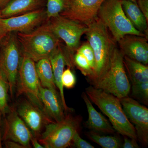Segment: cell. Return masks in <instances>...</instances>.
<instances>
[{"mask_svg": "<svg viewBox=\"0 0 148 148\" xmlns=\"http://www.w3.org/2000/svg\"><path fill=\"white\" fill-rule=\"evenodd\" d=\"M123 63L132 84L148 82V66L124 56Z\"/></svg>", "mask_w": 148, "mask_h": 148, "instance_id": "cell-21", "label": "cell"}, {"mask_svg": "<svg viewBox=\"0 0 148 148\" xmlns=\"http://www.w3.org/2000/svg\"><path fill=\"white\" fill-rule=\"evenodd\" d=\"M123 58L124 55L116 46L108 71L100 81L92 86L119 99L128 96L131 84L125 68Z\"/></svg>", "mask_w": 148, "mask_h": 148, "instance_id": "cell-5", "label": "cell"}, {"mask_svg": "<svg viewBox=\"0 0 148 148\" xmlns=\"http://www.w3.org/2000/svg\"><path fill=\"white\" fill-rule=\"evenodd\" d=\"M86 25L88 29L85 34L93 50L95 61L93 76L88 82L94 86L108 71L116 42L108 29L98 17Z\"/></svg>", "mask_w": 148, "mask_h": 148, "instance_id": "cell-1", "label": "cell"}, {"mask_svg": "<svg viewBox=\"0 0 148 148\" xmlns=\"http://www.w3.org/2000/svg\"><path fill=\"white\" fill-rule=\"evenodd\" d=\"M4 117L2 140L14 141L25 148H31V139L33 135L16 110L11 108Z\"/></svg>", "mask_w": 148, "mask_h": 148, "instance_id": "cell-12", "label": "cell"}, {"mask_svg": "<svg viewBox=\"0 0 148 148\" xmlns=\"http://www.w3.org/2000/svg\"><path fill=\"white\" fill-rule=\"evenodd\" d=\"M15 110L33 135L37 138L39 137L44 126L50 123L55 122L47 117L39 108L26 100L19 102Z\"/></svg>", "mask_w": 148, "mask_h": 148, "instance_id": "cell-14", "label": "cell"}, {"mask_svg": "<svg viewBox=\"0 0 148 148\" xmlns=\"http://www.w3.org/2000/svg\"><path fill=\"white\" fill-rule=\"evenodd\" d=\"M47 19L46 8H44L16 16L0 18V27L7 34L27 33L40 27Z\"/></svg>", "mask_w": 148, "mask_h": 148, "instance_id": "cell-11", "label": "cell"}, {"mask_svg": "<svg viewBox=\"0 0 148 148\" xmlns=\"http://www.w3.org/2000/svg\"><path fill=\"white\" fill-rule=\"evenodd\" d=\"M126 1H131L133 2L137 3V0H126Z\"/></svg>", "mask_w": 148, "mask_h": 148, "instance_id": "cell-38", "label": "cell"}, {"mask_svg": "<svg viewBox=\"0 0 148 148\" xmlns=\"http://www.w3.org/2000/svg\"><path fill=\"white\" fill-rule=\"evenodd\" d=\"M36 66L41 85L43 87L57 90L49 58H43L37 61Z\"/></svg>", "mask_w": 148, "mask_h": 148, "instance_id": "cell-22", "label": "cell"}, {"mask_svg": "<svg viewBox=\"0 0 148 148\" xmlns=\"http://www.w3.org/2000/svg\"><path fill=\"white\" fill-rule=\"evenodd\" d=\"M132 96L142 103H148V82L132 84Z\"/></svg>", "mask_w": 148, "mask_h": 148, "instance_id": "cell-27", "label": "cell"}, {"mask_svg": "<svg viewBox=\"0 0 148 148\" xmlns=\"http://www.w3.org/2000/svg\"><path fill=\"white\" fill-rule=\"evenodd\" d=\"M105 0H70L61 16L86 24L97 17Z\"/></svg>", "mask_w": 148, "mask_h": 148, "instance_id": "cell-13", "label": "cell"}, {"mask_svg": "<svg viewBox=\"0 0 148 148\" xmlns=\"http://www.w3.org/2000/svg\"><path fill=\"white\" fill-rule=\"evenodd\" d=\"M137 3L148 21V0H137Z\"/></svg>", "mask_w": 148, "mask_h": 148, "instance_id": "cell-32", "label": "cell"}, {"mask_svg": "<svg viewBox=\"0 0 148 148\" xmlns=\"http://www.w3.org/2000/svg\"><path fill=\"white\" fill-rule=\"evenodd\" d=\"M81 117L66 114L64 120L45 125V130L40 135L38 141L45 148H65L71 145L75 133L78 132Z\"/></svg>", "mask_w": 148, "mask_h": 148, "instance_id": "cell-6", "label": "cell"}, {"mask_svg": "<svg viewBox=\"0 0 148 148\" xmlns=\"http://www.w3.org/2000/svg\"><path fill=\"white\" fill-rule=\"evenodd\" d=\"M49 58L52 66L55 85L59 90L65 111L66 112H71V110L67 106L65 100L62 76L65 66H67L72 69L75 67L73 58L67 51L66 47H64L61 43L51 53Z\"/></svg>", "mask_w": 148, "mask_h": 148, "instance_id": "cell-15", "label": "cell"}, {"mask_svg": "<svg viewBox=\"0 0 148 148\" xmlns=\"http://www.w3.org/2000/svg\"><path fill=\"white\" fill-rule=\"evenodd\" d=\"M62 82L64 88L71 89L75 86L76 78L73 72L70 67L64 70L62 76Z\"/></svg>", "mask_w": 148, "mask_h": 148, "instance_id": "cell-29", "label": "cell"}, {"mask_svg": "<svg viewBox=\"0 0 148 148\" xmlns=\"http://www.w3.org/2000/svg\"><path fill=\"white\" fill-rule=\"evenodd\" d=\"M22 54L35 62L49 58L61 43V40L54 34L47 19L43 24L32 32L16 33Z\"/></svg>", "mask_w": 148, "mask_h": 148, "instance_id": "cell-3", "label": "cell"}, {"mask_svg": "<svg viewBox=\"0 0 148 148\" xmlns=\"http://www.w3.org/2000/svg\"><path fill=\"white\" fill-rule=\"evenodd\" d=\"M125 115L135 127L137 138L144 145L148 144V109L128 96L120 99Z\"/></svg>", "mask_w": 148, "mask_h": 148, "instance_id": "cell-10", "label": "cell"}, {"mask_svg": "<svg viewBox=\"0 0 148 148\" xmlns=\"http://www.w3.org/2000/svg\"><path fill=\"white\" fill-rule=\"evenodd\" d=\"M121 1L123 9L128 20L135 29L148 38V21L137 3L126 0H121Z\"/></svg>", "mask_w": 148, "mask_h": 148, "instance_id": "cell-20", "label": "cell"}, {"mask_svg": "<svg viewBox=\"0 0 148 148\" xmlns=\"http://www.w3.org/2000/svg\"><path fill=\"white\" fill-rule=\"evenodd\" d=\"M85 92L90 101L108 117L116 131L124 137L138 140L135 127L125 115L119 98L92 85L86 88Z\"/></svg>", "mask_w": 148, "mask_h": 148, "instance_id": "cell-2", "label": "cell"}, {"mask_svg": "<svg viewBox=\"0 0 148 148\" xmlns=\"http://www.w3.org/2000/svg\"><path fill=\"white\" fill-rule=\"evenodd\" d=\"M73 62L75 66L87 78L88 81H90L92 79L93 72L86 58L81 53L76 51L74 55Z\"/></svg>", "mask_w": 148, "mask_h": 148, "instance_id": "cell-26", "label": "cell"}, {"mask_svg": "<svg viewBox=\"0 0 148 148\" xmlns=\"http://www.w3.org/2000/svg\"><path fill=\"white\" fill-rule=\"evenodd\" d=\"M21 53L16 33H8L0 44V70L8 81L12 96L16 88Z\"/></svg>", "mask_w": 148, "mask_h": 148, "instance_id": "cell-7", "label": "cell"}, {"mask_svg": "<svg viewBox=\"0 0 148 148\" xmlns=\"http://www.w3.org/2000/svg\"><path fill=\"white\" fill-rule=\"evenodd\" d=\"M40 97L43 106V111L52 121L59 123L66 117L65 108L60 93L41 86Z\"/></svg>", "mask_w": 148, "mask_h": 148, "instance_id": "cell-17", "label": "cell"}, {"mask_svg": "<svg viewBox=\"0 0 148 148\" xmlns=\"http://www.w3.org/2000/svg\"><path fill=\"white\" fill-rule=\"evenodd\" d=\"M77 148H94V147L83 139L80 136L78 132L75 133L72 139L71 145Z\"/></svg>", "mask_w": 148, "mask_h": 148, "instance_id": "cell-30", "label": "cell"}, {"mask_svg": "<svg viewBox=\"0 0 148 148\" xmlns=\"http://www.w3.org/2000/svg\"><path fill=\"white\" fill-rule=\"evenodd\" d=\"M137 140L127 137H124V143L122 144L123 148H139L140 146L137 142Z\"/></svg>", "mask_w": 148, "mask_h": 148, "instance_id": "cell-31", "label": "cell"}, {"mask_svg": "<svg viewBox=\"0 0 148 148\" xmlns=\"http://www.w3.org/2000/svg\"><path fill=\"white\" fill-rule=\"evenodd\" d=\"M70 0H46V12L47 19L59 15L64 11Z\"/></svg>", "mask_w": 148, "mask_h": 148, "instance_id": "cell-25", "label": "cell"}, {"mask_svg": "<svg viewBox=\"0 0 148 148\" xmlns=\"http://www.w3.org/2000/svg\"><path fill=\"white\" fill-rule=\"evenodd\" d=\"M46 0H12L0 10L1 18L16 16L45 8Z\"/></svg>", "mask_w": 148, "mask_h": 148, "instance_id": "cell-19", "label": "cell"}, {"mask_svg": "<svg viewBox=\"0 0 148 148\" xmlns=\"http://www.w3.org/2000/svg\"><path fill=\"white\" fill-rule=\"evenodd\" d=\"M0 18H1V11H0Z\"/></svg>", "mask_w": 148, "mask_h": 148, "instance_id": "cell-39", "label": "cell"}, {"mask_svg": "<svg viewBox=\"0 0 148 148\" xmlns=\"http://www.w3.org/2000/svg\"><path fill=\"white\" fill-rule=\"evenodd\" d=\"M47 20L54 34L65 42L67 50L74 57L80 45L82 37L87 31V25L60 14Z\"/></svg>", "mask_w": 148, "mask_h": 148, "instance_id": "cell-9", "label": "cell"}, {"mask_svg": "<svg viewBox=\"0 0 148 148\" xmlns=\"http://www.w3.org/2000/svg\"><path fill=\"white\" fill-rule=\"evenodd\" d=\"M31 143H32L33 147L35 148H45L44 147L41 145L39 142L38 140H37V138L32 135L31 139Z\"/></svg>", "mask_w": 148, "mask_h": 148, "instance_id": "cell-34", "label": "cell"}, {"mask_svg": "<svg viewBox=\"0 0 148 148\" xmlns=\"http://www.w3.org/2000/svg\"><path fill=\"white\" fill-rule=\"evenodd\" d=\"M8 34L0 27V44Z\"/></svg>", "mask_w": 148, "mask_h": 148, "instance_id": "cell-37", "label": "cell"}, {"mask_svg": "<svg viewBox=\"0 0 148 148\" xmlns=\"http://www.w3.org/2000/svg\"><path fill=\"white\" fill-rule=\"evenodd\" d=\"M12 0H0V10L7 5Z\"/></svg>", "mask_w": 148, "mask_h": 148, "instance_id": "cell-36", "label": "cell"}, {"mask_svg": "<svg viewBox=\"0 0 148 148\" xmlns=\"http://www.w3.org/2000/svg\"><path fill=\"white\" fill-rule=\"evenodd\" d=\"M97 17L108 29L115 41L117 42L127 35L145 37L137 30L125 14L121 0H105L99 8Z\"/></svg>", "mask_w": 148, "mask_h": 148, "instance_id": "cell-4", "label": "cell"}, {"mask_svg": "<svg viewBox=\"0 0 148 148\" xmlns=\"http://www.w3.org/2000/svg\"><path fill=\"white\" fill-rule=\"evenodd\" d=\"M148 38L135 35L125 36L117 42L124 56L145 65L148 64Z\"/></svg>", "mask_w": 148, "mask_h": 148, "instance_id": "cell-16", "label": "cell"}, {"mask_svg": "<svg viewBox=\"0 0 148 148\" xmlns=\"http://www.w3.org/2000/svg\"><path fill=\"white\" fill-rule=\"evenodd\" d=\"M16 86L18 94L26 95L29 101L43 111L40 97L41 85L37 74L36 62L22 53Z\"/></svg>", "mask_w": 148, "mask_h": 148, "instance_id": "cell-8", "label": "cell"}, {"mask_svg": "<svg viewBox=\"0 0 148 148\" xmlns=\"http://www.w3.org/2000/svg\"><path fill=\"white\" fill-rule=\"evenodd\" d=\"M3 115L0 112V148H2V127H3Z\"/></svg>", "mask_w": 148, "mask_h": 148, "instance_id": "cell-35", "label": "cell"}, {"mask_svg": "<svg viewBox=\"0 0 148 148\" xmlns=\"http://www.w3.org/2000/svg\"><path fill=\"white\" fill-rule=\"evenodd\" d=\"M9 91L8 81L0 70V112L3 117L5 116L11 109L8 103Z\"/></svg>", "mask_w": 148, "mask_h": 148, "instance_id": "cell-24", "label": "cell"}, {"mask_svg": "<svg viewBox=\"0 0 148 148\" xmlns=\"http://www.w3.org/2000/svg\"><path fill=\"white\" fill-rule=\"evenodd\" d=\"M4 145L6 148H25L21 144L10 140L4 141Z\"/></svg>", "mask_w": 148, "mask_h": 148, "instance_id": "cell-33", "label": "cell"}, {"mask_svg": "<svg viewBox=\"0 0 148 148\" xmlns=\"http://www.w3.org/2000/svg\"><path fill=\"white\" fill-rule=\"evenodd\" d=\"M87 135L92 141L102 148H119L122 146L121 140L117 136L101 135L92 131L87 132Z\"/></svg>", "mask_w": 148, "mask_h": 148, "instance_id": "cell-23", "label": "cell"}, {"mask_svg": "<svg viewBox=\"0 0 148 148\" xmlns=\"http://www.w3.org/2000/svg\"><path fill=\"white\" fill-rule=\"evenodd\" d=\"M86 105L88 112V119L85 122V125L90 131L97 133L113 134L115 132L110 122L102 114L95 110L90 100L85 92L82 95Z\"/></svg>", "mask_w": 148, "mask_h": 148, "instance_id": "cell-18", "label": "cell"}, {"mask_svg": "<svg viewBox=\"0 0 148 148\" xmlns=\"http://www.w3.org/2000/svg\"><path fill=\"white\" fill-rule=\"evenodd\" d=\"M77 51L81 53L86 58L93 72L95 67V57L93 50L89 43L87 42L80 45Z\"/></svg>", "mask_w": 148, "mask_h": 148, "instance_id": "cell-28", "label": "cell"}]
</instances>
